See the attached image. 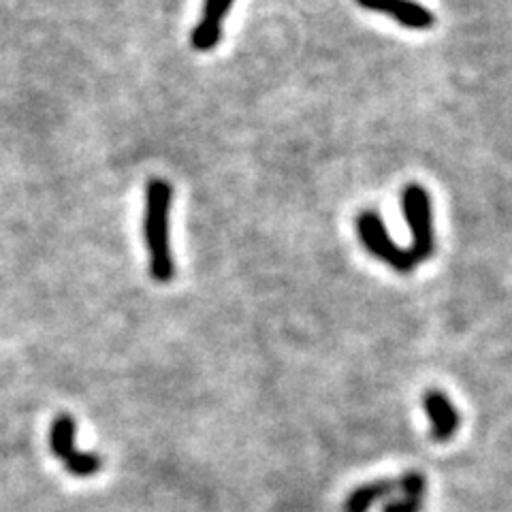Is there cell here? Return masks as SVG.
<instances>
[{
    "label": "cell",
    "instance_id": "cell-1",
    "mask_svg": "<svg viewBox=\"0 0 512 512\" xmlns=\"http://www.w3.org/2000/svg\"><path fill=\"white\" fill-rule=\"evenodd\" d=\"M173 188L165 180H150L146 188V216H143V235L150 259V276L165 284L173 280L175 263L169 239V214H171Z\"/></svg>",
    "mask_w": 512,
    "mask_h": 512
},
{
    "label": "cell",
    "instance_id": "cell-2",
    "mask_svg": "<svg viewBox=\"0 0 512 512\" xmlns=\"http://www.w3.org/2000/svg\"><path fill=\"white\" fill-rule=\"evenodd\" d=\"M77 421L71 414L60 412L50 425V451L62 463V468L75 478H90L99 474L105 459L94 453H82L75 446Z\"/></svg>",
    "mask_w": 512,
    "mask_h": 512
},
{
    "label": "cell",
    "instance_id": "cell-3",
    "mask_svg": "<svg viewBox=\"0 0 512 512\" xmlns=\"http://www.w3.org/2000/svg\"><path fill=\"white\" fill-rule=\"evenodd\" d=\"M402 210L412 231V246L408 252L416 263H423L436 250L429 192L421 184H408L402 195Z\"/></svg>",
    "mask_w": 512,
    "mask_h": 512
},
{
    "label": "cell",
    "instance_id": "cell-4",
    "mask_svg": "<svg viewBox=\"0 0 512 512\" xmlns=\"http://www.w3.org/2000/svg\"><path fill=\"white\" fill-rule=\"evenodd\" d=\"M357 233L367 252L374 254L378 261L387 263L389 267L399 271V274H410V271H414V267L419 265L412 259V254L408 250L393 244L387 227H384L382 218L376 212L367 210L357 216Z\"/></svg>",
    "mask_w": 512,
    "mask_h": 512
},
{
    "label": "cell",
    "instance_id": "cell-5",
    "mask_svg": "<svg viewBox=\"0 0 512 512\" xmlns=\"http://www.w3.org/2000/svg\"><path fill=\"white\" fill-rule=\"evenodd\" d=\"M423 408L429 416V438L444 444L453 440L461 425V416L455 408V404L448 399V395L440 389H429L423 393Z\"/></svg>",
    "mask_w": 512,
    "mask_h": 512
},
{
    "label": "cell",
    "instance_id": "cell-6",
    "mask_svg": "<svg viewBox=\"0 0 512 512\" xmlns=\"http://www.w3.org/2000/svg\"><path fill=\"white\" fill-rule=\"evenodd\" d=\"M235 0H205L203 13L197 26L192 28L190 45L197 52H212L222 39V28L227 22V15L231 11Z\"/></svg>",
    "mask_w": 512,
    "mask_h": 512
},
{
    "label": "cell",
    "instance_id": "cell-7",
    "mask_svg": "<svg viewBox=\"0 0 512 512\" xmlns=\"http://www.w3.org/2000/svg\"><path fill=\"white\" fill-rule=\"evenodd\" d=\"M355 3L361 9L389 15L397 24L410 30H427L436 22L434 13L414 0H355Z\"/></svg>",
    "mask_w": 512,
    "mask_h": 512
},
{
    "label": "cell",
    "instance_id": "cell-8",
    "mask_svg": "<svg viewBox=\"0 0 512 512\" xmlns=\"http://www.w3.org/2000/svg\"><path fill=\"white\" fill-rule=\"evenodd\" d=\"M395 491H397V480H393V478L370 480V483H363L346 495L342 510L344 512H370V508L376 502L391 498Z\"/></svg>",
    "mask_w": 512,
    "mask_h": 512
},
{
    "label": "cell",
    "instance_id": "cell-9",
    "mask_svg": "<svg viewBox=\"0 0 512 512\" xmlns=\"http://www.w3.org/2000/svg\"><path fill=\"white\" fill-rule=\"evenodd\" d=\"M397 491L406 495V498H416V500H425L427 495V478L416 472V470H410L406 474H402L397 478Z\"/></svg>",
    "mask_w": 512,
    "mask_h": 512
},
{
    "label": "cell",
    "instance_id": "cell-10",
    "mask_svg": "<svg viewBox=\"0 0 512 512\" xmlns=\"http://www.w3.org/2000/svg\"><path fill=\"white\" fill-rule=\"evenodd\" d=\"M425 500L406 498V495H399V498L389 500L382 506V512H421Z\"/></svg>",
    "mask_w": 512,
    "mask_h": 512
}]
</instances>
